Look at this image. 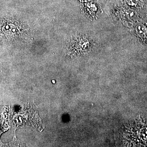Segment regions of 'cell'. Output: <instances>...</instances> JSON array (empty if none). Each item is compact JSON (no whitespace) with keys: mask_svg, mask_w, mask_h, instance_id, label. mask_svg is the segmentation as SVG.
I'll list each match as a JSON object with an SVG mask.
<instances>
[{"mask_svg":"<svg viewBox=\"0 0 147 147\" xmlns=\"http://www.w3.org/2000/svg\"><path fill=\"white\" fill-rule=\"evenodd\" d=\"M132 129V136L135 144L138 145H147V124L136 123Z\"/></svg>","mask_w":147,"mask_h":147,"instance_id":"1","label":"cell"},{"mask_svg":"<svg viewBox=\"0 0 147 147\" xmlns=\"http://www.w3.org/2000/svg\"><path fill=\"white\" fill-rule=\"evenodd\" d=\"M136 31L137 34L141 37H144L147 33L146 29L143 25H139L137 26Z\"/></svg>","mask_w":147,"mask_h":147,"instance_id":"2","label":"cell"},{"mask_svg":"<svg viewBox=\"0 0 147 147\" xmlns=\"http://www.w3.org/2000/svg\"><path fill=\"white\" fill-rule=\"evenodd\" d=\"M127 2L129 5L134 6L137 4V0H126Z\"/></svg>","mask_w":147,"mask_h":147,"instance_id":"3","label":"cell"}]
</instances>
